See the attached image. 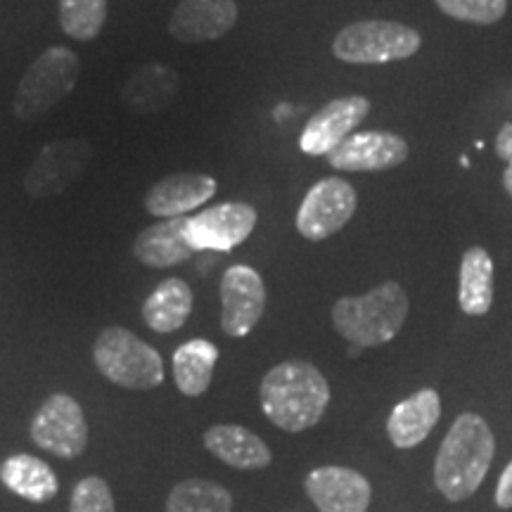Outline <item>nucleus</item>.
Returning a JSON list of instances; mask_svg holds the SVG:
<instances>
[{
	"mask_svg": "<svg viewBox=\"0 0 512 512\" xmlns=\"http://www.w3.org/2000/svg\"><path fill=\"white\" fill-rule=\"evenodd\" d=\"M330 382L302 358L278 363L259 384L261 411L278 430L299 434L316 427L330 406Z\"/></svg>",
	"mask_w": 512,
	"mask_h": 512,
	"instance_id": "1",
	"label": "nucleus"
},
{
	"mask_svg": "<svg viewBox=\"0 0 512 512\" xmlns=\"http://www.w3.org/2000/svg\"><path fill=\"white\" fill-rule=\"evenodd\" d=\"M496 456V437L482 415L460 413L441 441L434 460V484L446 501L475 496Z\"/></svg>",
	"mask_w": 512,
	"mask_h": 512,
	"instance_id": "2",
	"label": "nucleus"
},
{
	"mask_svg": "<svg viewBox=\"0 0 512 512\" xmlns=\"http://www.w3.org/2000/svg\"><path fill=\"white\" fill-rule=\"evenodd\" d=\"M408 294L396 280L373 287L358 297H342L332 306V328L351 347H382L399 335L406 323Z\"/></svg>",
	"mask_w": 512,
	"mask_h": 512,
	"instance_id": "3",
	"label": "nucleus"
},
{
	"mask_svg": "<svg viewBox=\"0 0 512 512\" xmlns=\"http://www.w3.org/2000/svg\"><path fill=\"white\" fill-rule=\"evenodd\" d=\"M79 76L81 60L72 48L53 46L43 50L19 79L12 112L24 124L46 119L69 93H74Z\"/></svg>",
	"mask_w": 512,
	"mask_h": 512,
	"instance_id": "4",
	"label": "nucleus"
},
{
	"mask_svg": "<svg viewBox=\"0 0 512 512\" xmlns=\"http://www.w3.org/2000/svg\"><path fill=\"white\" fill-rule=\"evenodd\" d=\"M93 363L98 373L131 392H150L164 382V358L136 332L105 328L93 344Z\"/></svg>",
	"mask_w": 512,
	"mask_h": 512,
	"instance_id": "5",
	"label": "nucleus"
},
{
	"mask_svg": "<svg viewBox=\"0 0 512 512\" xmlns=\"http://www.w3.org/2000/svg\"><path fill=\"white\" fill-rule=\"evenodd\" d=\"M422 36L413 27L389 19L347 24L332 41V55L347 64H389L418 53Z\"/></svg>",
	"mask_w": 512,
	"mask_h": 512,
	"instance_id": "6",
	"label": "nucleus"
},
{
	"mask_svg": "<svg viewBox=\"0 0 512 512\" xmlns=\"http://www.w3.org/2000/svg\"><path fill=\"white\" fill-rule=\"evenodd\" d=\"M29 437L41 451L74 460L88 448V420L74 396L55 392L38 406L29 425Z\"/></svg>",
	"mask_w": 512,
	"mask_h": 512,
	"instance_id": "7",
	"label": "nucleus"
},
{
	"mask_svg": "<svg viewBox=\"0 0 512 512\" xmlns=\"http://www.w3.org/2000/svg\"><path fill=\"white\" fill-rule=\"evenodd\" d=\"M358 209V192L344 178L330 176L313 183L297 211V230L304 240L323 242L339 233Z\"/></svg>",
	"mask_w": 512,
	"mask_h": 512,
	"instance_id": "8",
	"label": "nucleus"
},
{
	"mask_svg": "<svg viewBox=\"0 0 512 512\" xmlns=\"http://www.w3.org/2000/svg\"><path fill=\"white\" fill-rule=\"evenodd\" d=\"M93 157V147L83 138H62L43 145L34 164L24 176V190L31 200H48L62 195L79 181L88 162Z\"/></svg>",
	"mask_w": 512,
	"mask_h": 512,
	"instance_id": "9",
	"label": "nucleus"
},
{
	"mask_svg": "<svg viewBox=\"0 0 512 512\" xmlns=\"http://www.w3.org/2000/svg\"><path fill=\"white\" fill-rule=\"evenodd\" d=\"M221 330L242 339L259 325L266 311V285L252 266L235 264L221 278Z\"/></svg>",
	"mask_w": 512,
	"mask_h": 512,
	"instance_id": "10",
	"label": "nucleus"
},
{
	"mask_svg": "<svg viewBox=\"0 0 512 512\" xmlns=\"http://www.w3.org/2000/svg\"><path fill=\"white\" fill-rule=\"evenodd\" d=\"M259 214L247 202H223L188 219V240L195 252H230L254 233Z\"/></svg>",
	"mask_w": 512,
	"mask_h": 512,
	"instance_id": "11",
	"label": "nucleus"
},
{
	"mask_svg": "<svg viewBox=\"0 0 512 512\" xmlns=\"http://www.w3.org/2000/svg\"><path fill=\"white\" fill-rule=\"evenodd\" d=\"M408 159V143L392 131H354L328 155V164L349 174H373L401 166Z\"/></svg>",
	"mask_w": 512,
	"mask_h": 512,
	"instance_id": "12",
	"label": "nucleus"
},
{
	"mask_svg": "<svg viewBox=\"0 0 512 512\" xmlns=\"http://www.w3.org/2000/svg\"><path fill=\"white\" fill-rule=\"evenodd\" d=\"M370 100L363 95H344V98L330 100L313 117L306 121L299 147L309 157H328L335 147L349 138L368 117Z\"/></svg>",
	"mask_w": 512,
	"mask_h": 512,
	"instance_id": "13",
	"label": "nucleus"
},
{
	"mask_svg": "<svg viewBox=\"0 0 512 512\" xmlns=\"http://www.w3.org/2000/svg\"><path fill=\"white\" fill-rule=\"evenodd\" d=\"M304 491L320 512H368L373 501L368 477L342 465L313 467L304 479Z\"/></svg>",
	"mask_w": 512,
	"mask_h": 512,
	"instance_id": "14",
	"label": "nucleus"
},
{
	"mask_svg": "<svg viewBox=\"0 0 512 512\" xmlns=\"http://www.w3.org/2000/svg\"><path fill=\"white\" fill-rule=\"evenodd\" d=\"M235 0H183L169 19V34L181 43H207L238 24Z\"/></svg>",
	"mask_w": 512,
	"mask_h": 512,
	"instance_id": "15",
	"label": "nucleus"
},
{
	"mask_svg": "<svg viewBox=\"0 0 512 512\" xmlns=\"http://www.w3.org/2000/svg\"><path fill=\"white\" fill-rule=\"evenodd\" d=\"M219 190L216 178L207 174H171L147 190L145 211L155 219H178L202 207Z\"/></svg>",
	"mask_w": 512,
	"mask_h": 512,
	"instance_id": "16",
	"label": "nucleus"
},
{
	"mask_svg": "<svg viewBox=\"0 0 512 512\" xmlns=\"http://www.w3.org/2000/svg\"><path fill=\"white\" fill-rule=\"evenodd\" d=\"M202 444L223 465L240 472H259L273 463V453L266 441L242 425L209 427L202 434Z\"/></svg>",
	"mask_w": 512,
	"mask_h": 512,
	"instance_id": "17",
	"label": "nucleus"
},
{
	"mask_svg": "<svg viewBox=\"0 0 512 512\" xmlns=\"http://www.w3.org/2000/svg\"><path fill=\"white\" fill-rule=\"evenodd\" d=\"M441 418V399L437 389H418V392L396 403L389 413V441L401 451H411L430 437Z\"/></svg>",
	"mask_w": 512,
	"mask_h": 512,
	"instance_id": "18",
	"label": "nucleus"
},
{
	"mask_svg": "<svg viewBox=\"0 0 512 512\" xmlns=\"http://www.w3.org/2000/svg\"><path fill=\"white\" fill-rule=\"evenodd\" d=\"M131 252L147 268H171L195 256L188 240V216L152 223L133 240Z\"/></svg>",
	"mask_w": 512,
	"mask_h": 512,
	"instance_id": "19",
	"label": "nucleus"
},
{
	"mask_svg": "<svg viewBox=\"0 0 512 512\" xmlns=\"http://www.w3.org/2000/svg\"><path fill=\"white\" fill-rule=\"evenodd\" d=\"M0 484L24 501L43 505L60 494V479L43 458L12 453L0 463Z\"/></svg>",
	"mask_w": 512,
	"mask_h": 512,
	"instance_id": "20",
	"label": "nucleus"
},
{
	"mask_svg": "<svg viewBox=\"0 0 512 512\" xmlns=\"http://www.w3.org/2000/svg\"><path fill=\"white\" fill-rule=\"evenodd\" d=\"M192 290L183 278H166L143 302V323L157 335H171L188 323Z\"/></svg>",
	"mask_w": 512,
	"mask_h": 512,
	"instance_id": "21",
	"label": "nucleus"
},
{
	"mask_svg": "<svg viewBox=\"0 0 512 512\" xmlns=\"http://www.w3.org/2000/svg\"><path fill=\"white\" fill-rule=\"evenodd\" d=\"M458 304L465 316H486L494 304V259L484 247H470L460 261Z\"/></svg>",
	"mask_w": 512,
	"mask_h": 512,
	"instance_id": "22",
	"label": "nucleus"
},
{
	"mask_svg": "<svg viewBox=\"0 0 512 512\" xmlns=\"http://www.w3.org/2000/svg\"><path fill=\"white\" fill-rule=\"evenodd\" d=\"M216 361H219V347L209 339H190L174 351L171 368H174V382L178 392L188 399L207 394L214 377Z\"/></svg>",
	"mask_w": 512,
	"mask_h": 512,
	"instance_id": "23",
	"label": "nucleus"
},
{
	"mask_svg": "<svg viewBox=\"0 0 512 512\" xmlns=\"http://www.w3.org/2000/svg\"><path fill=\"white\" fill-rule=\"evenodd\" d=\"M176 93L178 76L174 69L164 67V64H147L126 81L121 98L128 110L147 114L164 110L176 98Z\"/></svg>",
	"mask_w": 512,
	"mask_h": 512,
	"instance_id": "24",
	"label": "nucleus"
},
{
	"mask_svg": "<svg viewBox=\"0 0 512 512\" xmlns=\"http://www.w3.org/2000/svg\"><path fill=\"white\" fill-rule=\"evenodd\" d=\"M164 512H233V494L214 479H185L169 491Z\"/></svg>",
	"mask_w": 512,
	"mask_h": 512,
	"instance_id": "25",
	"label": "nucleus"
},
{
	"mask_svg": "<svg viewBox=\"0 0 512 512\" xmlns=\"http://www.w3.org/2000/svg\"><path fill=\"white\" fill-rule=\"evenodd\" d=\"M107 0H60V27L74 41H95L107 22Z\"/></svg>",
	"mask_w": 512,
	"mask_h": 512,
	"instance_id": "26",
	"label": "nucleus"
},
{
	"mask_svg": "<svg viewBox=\"0 0 512 512\" xmlns=\"http://www.w3.org/2000/svg\"><path fill=\"white\" fill-rule=\"evenodd\" d=\"M434 3L446 17L482 24V27L501 22L508 12V0H434Z\"/></svg>",
	"mask_w": 512,
	"mask_h": 512,
	"instance_id": "27",
	"label": "nucleus"
},
{
	"mask_svg": "<svg viewBox=\"0 0 512 512\" xmlns=\"http://www.w3.org/2000/svg\"><path fill=\"white\" fill-rule=\"evenodd\" d=\"M69 512H117L112 486L105 477L88 475L79 479L69 498Z\"/></svg>",
	"mask_w": 512,
	"mask_h": 512,
	"instance_id": "28",
	"label": "nucleus"
},
{
	"mask_svg": "<svg viewBox=\"0 0 512 512\" xmlns=\"http://www.w3.org/2000/svg\"><path fill=\"white\" fill-rule=\"evenodd\" d=\"M494 501L501 510H512V460L508 465H505L501 477H498Z\"/></svg>",
	"mask_w": 512,
	"mask_h": 512,
	"instance_id": "29",
	"label": "nucleus"
},
{
	"mask_svg": "<svg viewBox=\"0 0 512 512\" xmlns=\"http://www.w3.org/2000/svg\"><path fill=\"white\" fill-rule=\"evenodd\" d=\"M496 155L503 159V162L512 164V121L505 124L496 136Z\"/></svg>",
	"mask_w": 512,
	"mask_h": 512,
	"instance_id": "30",
	"label": "nucleus"
},
{
	"mask_svg": "<svg viewBox=\"0 0 512 512\" xmlns=\"http://www.w3.org/2000/svg\"><path fill=\"white\" fill-rule=\"evenodd\" d=\"M503 188L512 197V164L505 166V171H503Z\"/></svg>",
	"mask_w": 512,
	"mask_h": 512,
	"instance_id": "31",
	"label": "nucleus"
}]
</instances>
